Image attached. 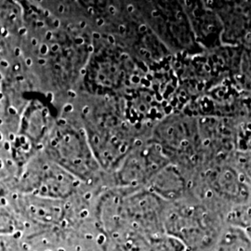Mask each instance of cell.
I'll use <instances>...</instances> for the list:
<instances>
[{
  "instance_id": "4",
  "label": "cell",
  "mask_w": 251,
  "mask_h": 251,
  "mask_svg": "<svg viewBox=\"0 0 251 251\" xmlns=\"http://www.w3.org/2000/svg\"><path fill=\"white\" fill-rule=\"evenodd\" d=\"M225 223L251 232V198L241 205L233 207L226 216Z\"/></svg>"
},
{
  "instance_id": "14",
  "label": "cell",
  "mask_w": 251,
  "mask_h": 251,
  "mask_svg": "<svg viewBox=\"0 0 251 251\" xmlns=\"http://www.w3.org/2000/svg\"></svg>"
},
{
  "instance_id": "8",
  "label": "cell",
  "mask_w": 251,
  "mask_h": 251,
  "mask_svg": "<svg viewBox=\"0 0 251 251\" xmlns=\"http://www.w3.org/2000/svg\"><path fill=\"white\" fill-rule=\"evenodd\" d=\"M26 62L28 65H31V60L30 59H27Z\"/></svg>"
},
{
  "instance_id": "5",
  "label": "cell",
  "mask_w": 251,
  "mask_h": 251,
  "mask_svg": "<svg viewBox=\"0 0 251 251\" xmlns=\"http://www.w3.org/2000/svg\"><path fill=\"white\" fill-rule=\"evenodd\" d=\"M186 249L177 238L167 233L154 234L149 237L147 251H185Z\"/></svg>"
},
{
  "instance_id": "1",
  "label": "cell",
  "mask_w": 251,
  "mask_h": 251,
  "mask_svg": "<svg viewBox=\"0 0 251 251\" xmlns=\"http://www.w3.org/2000/svg\"><path fill=\"white\" fill-rule=\"evenodd\" d=\"M225 225V214L216 208L181 205L167 210L165 232L186 251H211Z\"/></svg>"
},
{
  "instance_id": "11",
  "label": "cell",
  "mask_w": 251,
  "mask_h": 251,
  "mask_svg": "<svg viewBox=\"0 0 251 251\" xmlns=\"http://www.w3.org/2000/svg\"><path fill=\"white\" fill-rule=\"evenodd\" d=\"M120 30H121V31H124V30H125V27H123V25H121V26H120Z\"/></svg>"
},
{
  "instance_id": "2",
  "label": "cell",
  "mask_w": 251,
  "mask_h": 251,
  "mask_svg": "<svg viewBox=\"0 0 251 251\" xmlns=\"http://www.w3.org/2000/svg\"><path fill=\"white\" fill-rule=\"evenodd\" d=\"M211 251H251V235L241 228L225 225Z\"/></svg>"
},
{
  "instance_id": "6",
  "label": "cell",
  "mask_w": 251,
  "mask_h": 251,
  "mask_svg": "<svg viewBox=\"0 0 251 251\" xmlns=\"http://www.w3.org/2000/svg\"><path fill=\"white\" fill-rule=\"evenodd\" d=\"M231 159L251 190V151H237Z\"/></svg>"
},
{
  "instance_id": "12",
  "label": "cell",
  "mask_w": 251,
  "mask_h": 251,
  "mask_svg": "<svg viewBox=\"0 0 251 251\" xmlns=\"http://www.w3.org/2000/svg\"><path fill=\"white\" fill-rule=\"evenodd\" d=\"M32 43H33V44H34V45H36V39H33V41H32Z\"/></svg>"
},
{
  "instance_id": "3",
  "label": "cell",
  "mask_w": 251,
  "mask_h": 251,
  "mask_svg": "<svg viewBox=\"0 0 251 251\" xmlns=\"http://www.w3.org/2000/svg\"><path fill=\"white\" fill-rule=\"evenodd\" d=\"M149 237L133 229H129L110 240L108 251H147Z\"/></svg>"
},
{
  "instance_id": "10",
  "label": "cell",
  "mask_w": 251,
  "mask_h": 251,
  "mask_svg": "<svg viewBox=\"0 0 251 251\" xmlns=\"http://www.w3.org/2000/svg\"><path fill=\"white\" fill-rule=\"evenodd\" d=\"M63 9H64V8H63V6H60V8H59V10H60L61 12H63Z\"/></svg>"
},
{
  "instance_id": "7",
  "label": "cell",
  "mask_w": 251,
  "mask_h": 251,
  "mask_svg": "<svg viewBox=\"0 0 251 251\" xmlns=\"http://www.w3.org/2000/svg\"><path fill=\"white\" fill-rule=\"evenodd\" d=\"M110 10H111V13H115V9L113 7H110Z\"/></svg>"
},
{
  "instance_id": "13",
  "label": "cell",
  "mask_w": 251,
  "mask_h": 251,
  "mask_svg": "<svg viewBox=\"0 0 251 251\" xmlns=\"http://www.w3.org/2000/svg\"><path fill=\"white\" fill-rule=\"evenodd\" d=\"M248 233H250V235H251V232H248Z\"/></svg>"
},
{
  "instance_id": "9",
  "label": "cell",
  "mask_w": 251,
  "mask_h": 251,
  "mask_svg": "<svg viewBox=\"0 0 251 251\" xmlns=\"http://www.w3.org/2000/svg\"><path fill=\"white\" fill-rule=\"evenodd\" d=\"M128 10H129V11L133 10V7H132V6H128Z\"/></svg>"
}]
</instances>
